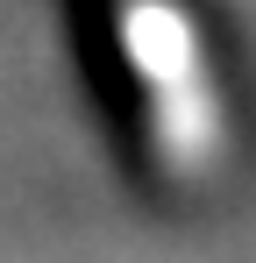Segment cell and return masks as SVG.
I'll return each instance as SVG.
<instances>
[{
	"instance_id": "1",
	"label": "cell",
	"mask_w": 256,
	"mask_h": 263,
	"mask_svg": "<svg viewBox=\"0 0 256 263\" xmlns=\"http://www.w3.org/2000/svg\"><path fill=\"white\" fill-rule=\"evenodd\" d=\"M85 86L121 157L157 185L221 157V79L192 0H71Z\"/></svg>"
}]
</instances>
